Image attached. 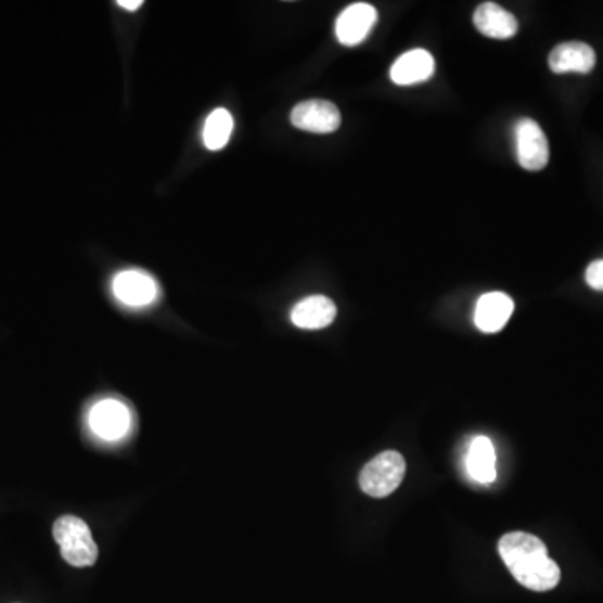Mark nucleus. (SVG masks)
<instances>
[{
	"instance_id": "f257e3e1",
	"label": "nucleus",
	"mask_w": 603,
	"mask_h": 603,
	"mask_svg": "<svg viewBox=\"0 0 603 603\" xmlns=\"http://www.w3.org/2000/svg\"><path fill=\"white\" fill-rule=\"evenodd\" d=\"M501 559L515 580L534 592H549L559 586V565L550 559L543 541L525 531L504 535L498 544Z\"/></svg>"
},
{
	"instance_id": "f03ea898",
	"label": "nucleus",
	"mask_w": 603,
	"mask_h": 603,
	"mask_svg": "<svg viewBox=\"0 0 603 603\" xmlns=\"http://www.w3.org/2000/svg\"><path fill=\"white\" fill-rule=\"evenodd\" d=\"M55 541L61 555L73 567H91L98 560V544L92 540L88 523L78 516H61L54 523Z\"/></svg>"
},
{
	"instance_id": "7ed1b4c3",
	"label": "nucleus",
	"mask_w": 603,
	"mask_h": 603,
	"mask_svg": "<svg viewBox=\"0 0 603 603\" xmlns=\"http://www.w3.org/2000/svg\"><path fill=\"white\" fill-rule=\"evenodd\" d=\"M406 475V461L398 451H384L369 461L359 476L362 491L372 498H386L401 485Z\"/></svg>"
},
{
	"instance_id": "20e7f679",
	"label": "nucleus",
	"mask_w": 603,
	"mask_h": 603,
	"mask_svg": "<svg viewBox=\"0 0 603 603\" xmlns=\"http://www.w3.org/2000/svg\"><path fill=\"white\" fill-rule=\"evenodd\" d=\"M113 294L123 306L131 309H143L158 300L162 291L150 273L143 270L129 269L116 273L113 279Z\"/></svg>"
},
{
	"instance_id": "39448f33",
	"label": "nucleus",
	"mask_w": 603,
	"mask_h": 603,
	"mask_svg": "<svg viewBox=\"0 0 603 603\" xmlns=\"http://www.w3.org/2000/svg\"><path fill=\"white\" fill-rule=\"evenodd\" d=\"M89 427L103 441H119L131 429V412L118 399H103L92 406Z\"/></svg>"
},
{
	"instance_id": "423d86ee",
	"label": "nucleus",
	"mask_w": 603,
	"mask_h": 603,
	"mask_svg": "<svg viewBox=\"0 0 603 603\" xmlns=\"http://www.w3.org/2000/svg\"><path fill=\"white\" fill-rule=\"evenodd\" d=\"M516 158L522 168L540 171L549 165V140L537 121L523 118L515 126Z\"/></svg>"
},
{
	"instance_id": "0eeeda50",
	"label": "nucleus",
	"mask_w": 603,
	"mask_h": 603,
	"mask_svg": "<svg viewBox=\"0 0 603 603\" xmlns=\"http://www.w3.org/2000/svg\"><path fill=\"white\" fill-rule=\"evenodd\" d=\"M292 125L309 133L329 134L337 131L341 126V111L331 101H302L292 110Z\"/></svg>"
},
{
	"instance_id": "6e6552de",
	"label": "nucleus",
	"mask_w": 603,
	"mask_h": 603,
	"mask_svg": "<svg viewBox=\"0 0 603 603\" xmlns=\"http://www.w3.org/2000/svg\"><path fill=\"white\" fill-rule=\"evenodd\" d=\"M377 23V9L368 2H357L344 9L335 21L337 41L347 48L359 46L368 39Z\"/></svg>"
},
{
	"instance_id": "1a4fd4ad",
	"label": "nucleus",
	"mask_w": 603,
	"mask_h": 603,
	"mask_svg": "<svg viewBox=\"0 0 603 603\" xmlns=\"http://www.w3.org/2000/svg\"><path fill=\"white\" fill-rule=\"evenodd\" d=\"M390 81L398 86L420 85L433 78L435 57L424 49L406 52L390 67Z\"/></svg>"
},
{
	"instance_id": "9d476101",
	"label": "nucleus",
	"mask_w": 603,
	"mask_h": 603,
	"mask_svg": "<svg viewBox=\"0 0 603 603\" xmlns=\"http://www.w3.org/2000/svg\"><path fill=\"white\" fill-rule=\"evenodd\" d=\"M515 310L512 298L503 292H489L479 297L476 304L475 324L476 328L486 334L500 332Z\"/></svg>"
},
{
	"instance_id": "9b49d317",
	"label": "nucleus",
	"mask_w": 603,
	"mask_h": 603,
	"mask_svg": "<svg viewBox=\"0 0 603 603\" xmlns=\"http://www.w3.org/2000/svg\"><path fill=\"white\" fill-rule=\"evenodd\" d=\"M337 316V307L325 295H310L298 302L292 309L291 319L294 325L304 331H319L328 328Z\"/></svg>"
},
{
	"instance_id": "f8f14e48",
	"label": "nucleus",
	"mask_w": 603,
	"mask_h": 603,
	"mask_svg": "<svg viewBox=\"0 0 603 603\" xmlns=\"http://www.w3.org/2000/svg\"><path fill=\"white\" fill-rule=\"evenodd\" d=\"M595 64V51L586 42H563L549 57L550 69L555 74H589Z\"/></svg>"
},
{
	"instance_id": "ddd939ff",
	"label": "nucleus",
	"mask_w": 603,
	"mask_h": 603,
	"mask_svg": "<svg viewBox=\"0 0 603 603\" xmlns=\"http://www.w3.org/2000/svg\"><path fill=\"white\" fill-rule=\"evenodd\" d=\"M476 29L483 36L491 37V39H510L515 36L518 30V21L512 12L495 4V2H483L473 15Z\"/></svg>"
},
{
	"instance_id": "4468645a",
	"label": "nucleus",
	"mask_w": 603,
	"mask_h": 603,
	"mask_svg": "<svg viewBox=\"0 0 603 603\" xmlns=\"http://www.w3.org/2000/svg\"><path fill=\"white\" fill-rule=\"evenodd\" d=\"M467 475L482 485H489L497 479V451L493 442L486 436H476L470 442L466 452Z\"/></svg>"
},
{
	"instance_id": "2eb2a0df",
	"label": "nucleus",
	"mask_w": 603,
	"mask_h": 603,
	"mask_svg": "<svg viewBox=\"0 0 603 603\" xmlns=\"http://www.w3.org/2000/svg\"><path fill=\"white\" fill-rule=\"evenodd\" d=\"M233 131V118L230 111L218 107L206 118L203 128V143L210 151L223 150L229 144Z\"/></svg>"
},
{
	"instance_id": "dca6fc26",
	"label": "nucleus",
	"mask_w": 603,
	"mask_h": 603,
	"mask_svg": "<svg viewBox=\"0 0 603 603\" xmlns=\"http://www.w3.org/2000/svg\"><path fill=\"white\" fill-rule=\"evenodd\" d=\"M586 280L593 291H603V260H595L590 264L586 272Z\"/></svg>"
},
{
	"instance_id": "f3484780",
	"label": "nucleus",
	"mask_w": 603,
	"mask_h": 603,
	"mask_svg": "<svg viewBox=\"0 0 603 603\" xmlns=\"http://www.w3.org/2000/svg\"><path fill=\"white\" fill-rule=\"evenodd\" d=\"M118 5L126 9V11L133 12L138 11L143 5V2L141 0H119Z\"/></svg>"
}]
</instances>
